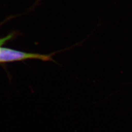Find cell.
Masks as SVG:
<instances>
[{
    "instance_id": "1",
    "label": "cell",
    "mask_w": 132,
    "mask_h": 132,
    "mask_svg": "<svg viewBox=\"0 0 132 132\" xmlns=\"http://www.w3.org/2000/svg\"><path fill=\"white\" fill-rule=\"evenodd\" d=\"M55 53L48 55L40 54L20 51L6 47H0V63L12 62L27 60H38L43 61H55L53 56Z\"/></svg>"
},
{
    "instance_id": "2",
    "label": "cell",
    "mask_w": 132,
    "mask_h": 132,
    "mask_svg": "<svg viewBox=\"0 0 132 132\" xmlns=\"http://www.w3.org/2000/svg\"><path fill=\"white\" fill-rule=\"evenodd\" d=\"M13 36L14 35L13 34H11L6 36V37H4L3 38L0 39V47H1L4 44L7 42V41L11 39L12 38H13Z\"/></svg>"
}]
</instances>
